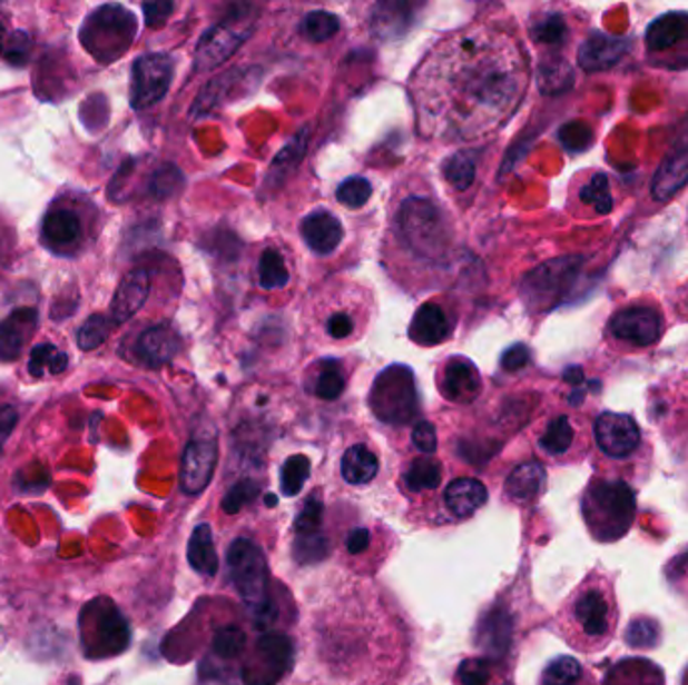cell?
I'll list each match as a JSON object with an SVG mask.
<instances>
[{
	"mask_svg": "<svg viewBox=\"0 0 688 685\" xmlns=\"http://www.w3.org/2000/svg\"><path fill=\"white\" fill-rule=\"evenodd\" d=\"M582 665L578 664V659L562 655L556 657L552 664L546 667L543 672V685H573L582 679Z\"/></svg>",
	"mask_w": 688,
	"mask_h": 685,
	"instance_id": "cell-40",
	"label": "cell"
},
{
	"mask_svg": "<svg viewBox=\"0 0 688 685\" xmlns=\"http://www.w3.org/2000/svg\"><path fill=\"white\" fill-rule=\"evenodd\" d=\"M258 278H261V288L264 290H281L284 288L288 280H291V274L288 268L284 264V258L276 249H266L261 256V264H258Z\"/></svg>",
	"mask_w": 688,
	"mask_h": 685,
	"instance_id": "cell-34",
	"label": "cell"
},
{
	"mask_svg": "<svg viewBox=\"0 0 688 685\" xmlns=\"http://www.w3.org/2000/svg\"><path fill=\"white\" fill-rule=\"evenodd\" d=\"M582 510L596 539L618 540L632 527L637 497L622 480H600L588 488Z\"/></svg>",
	"mask_w": 688,
	"mask_h": 685,
	"instance_id": "cell-4",
	"label": "cell"
},
{
	"mask_svg": "<svg viewBox=\"0 0 688 685\" xmlns=\"http://www.w3.org/2000/svg\"><path fill=\"white\" fill-rule=\"evenodd\" d=\"M371 543H373V533L365 529V527H356V529L351 530L346 535L344 549H346L351 557H361V555H365L366 550H368Z\"/></svg>",
	"mask_w": 688,
	"mask_h": 685,
	"instance_id": "cell-52",
	"label": "cell"
},
{
	"mask_svg": "<svg viewBox=\"0 0 688 685\" xmlns=\"http://www.w3.org/2000/svg\"><path fill=\"white\" fill-rule=\"evenodd\" d=\"M326 553H328V540L321 533L304 535V537L296 539V557L303 563L321 560Z\"/></svg>",
	"mask_w": 688,
	"mask_h": 685,
	"instance_id": "cell-48",
	"label": "cell"
},
{
	"mask_svg": "<svg viewBox=\"0 0 688 685\" xmlns=\"http://www.w3.org/2000/svg\"><path fill=\"white\" fill-rule=\"evenodd\" d=\"M443 500L458 519H465L488 503V488L478 478H458L445 488Z\"/></svg>",
	"mask_w": 688,
	"mask_h": 685,
	"instance_id": "cell-26",
	"label": "cell"
},
{
	"mask_svg": "<svg viewBox=\"0 0 688 685\" xmlns=\"http://www.w3.org/2000/svg\"><path fill=\"white\" fill-rule=\"evenodd\" d=\"M179 350V336L171 326L157 324L137 336L134 353L139 363L149 368H159L169 363Z\"/></svg>",
	"mask_w": 688,
	"mask_h": 685,
	"instance_id": "cell-20",
	"label": "cell"
},
{
	"mask_svg": "<svg viewBox=\"0 0 688 685\" xmlns=\"http://www.w3.org/2000/svg\"><path fill=\"white\" fill-rule=\"evenodd\" d=\"M580 198L588 206L598 211V214H608L612 209V196H610V187H608V179L602 173L592 177L588 186L582 187V193Z\"/></svg>",
	"mask_w": 688,
	"mask_h": 685,
	"instance_id": "cell-44",
	"label": "cell"
},
{
	"mask_svg": "<svg viewBox=\"0 0 688 685\" xmlns=\"http://www.w3.org/2000/svg\"><path fill=\"white\" fill-rule=\"evenodd\" d=\"M393 652V635L375 605L343 599L316 619L314 654L334 685L376 679V665L395 664Z\"/></svg>",
	"mask_w": 688,
	"mask_h": 685,
	"instance_id": "cell-2",
	"label": "cell"
},
{
	"mask_svg": "<svg viewBox=\"0 0 688 685\" xmlns=\"http://www.w3.org/2000/svg\"><path fill=\"white\" fill-rule=\"evenodd\" d=\"M304 241L306 246L316 251L318 256H328L343 241V226L334 218L333 214L318 209L311 216H306L303 221Z\"/></svg>",
	"mask_w": 688,
	"mask_h": 685,
	"instance_id": "cell-22",
	"label": "cell"
},
{
	"mask_svg": "<svg viewBox=\"0 0 688 685\" xmlns=\"http://www.w3.org/2000/svg\"><path fill=\"white\" fill-rule=\"evenodd\" d=\"M31 31L14 7L0 4V61L24 64L31 52Z\"/></svg>",
	"mask_w": 688,
	"mask_h": 685,
	"instance_id": "cell-21",
	"label": "cell"
},
{
	"mask_svg": "<svg viewBox=\"0 0 688 685\" xmlns=\"http://www.w3.org/2000/svg\"><path fill=\"white\" fill-rule=\"evenodd\" d=\"M610 332L635 346H652L662 336V318L655 308L632 306L612 316Z\"/></svg>",
	"mask_w": 688,
	"mask_h": 685,
	"instance_id": "cell-16",
	"label": "cell"
},
{
	"mask_svg": "<svg viewBox=\"0 0 688 685\" xmlns=\"http://www.w3.org/2000/svg\"><path fill=\"white\" fill-rule=\"evenodd\" d=\"M252 27L246 14L236 19H226L216 27H212L198 42L196 51V67L198 71L216 69L222 62L228 61L234 52L238 51L242 42L250 37Z\"/></svg>",
	"mask_w": 688,
	"mask_h": 685,
	"instance_id": "cell-13",
	"label": "cell"
},
{
	"mask_svg": "<svg viewBox=\"0 0 688 685\" xmlns=\"http://www.w3.org/2000/svg\"><path fill=\"white\" fill-rule=\"evenodd\" d=\"M443 176L458 191L470 189L473 179H475V161H473V157L470 153H463V151L449 157L445 166H443Z\"/></svg>",
	"mask_w": 688,
	"mask_h": 685,
	"instance_id": "cell-39",
	"label": "cell"
},
{
	"mask_svg": "<svg viewBox=\"0 0 688 685\" xmlns=\"http://www.w3.org/2000/svg\"><path fill=\"white\" fill-rule=\"evenodd\" d=\"M685 41L688 42L687 12H667L648 27L647 49L650 54L677 51L678 44Z\"/></svg>",
	"mask_w": 688,
	"mask_h": 685,
	"instance_id": "cell-23",
	"label": "cell"
},
{
	"mask_svg": "<svg viewBox=\"0 0 688 685\" xmlns=\"http://www.w3.org/2000/svg\"><path fill=\"white\" fill-rule=\"evenodd\" d=\"M256 493H258V487L252 485L250 480H244L240 485H236V487L232 488L228 493V497L224 498V509L228 510V513L240 510L242 505H244L248 498L254 497Z\"/></svg>",
	"mask_w": 688,
	"mask_h": 685,
	"instance_id": "cell-53",
	"label": "cell"
},
{
	"mask_svg": "<svg viewBox=\"0 0 688 685\" xmlns=\"http://www.w3.org/2000/svg\"><path fill=\"white\" fill-rule=\"evenodd\" d=\"M572 85V69L563 61L542 62L540 89L543 93H560Z\"/></svg>",
	"mask_w": 688,
	"mask_h": 685,
	"instance_id": "cell-42",
	"label": "cell"
},
{
	"mask_svg": "<svg viewBox=\"0 0 688 685\" xmlns=\"http://www.w3.org/2000/svg\"><path fill=\"white\" fill-rule=\"evenodd\" d=\"M490 662L485 659H468L459 665L458 679L461 685L490 684Z\"/></svg>",
	"mask_w": 688,
	"mask_h": 685,
	"instance_id": "cell-49",
	"label": "cell"
},
{
	"mask_svg": "<svg viewBox=\"0 0 688 685\" xmlns=\"http://www.w3.org/2000/svg\"><path fill=\"white\" fill-rule=\"evenodd\" d=\"M688 181V129H682L677 137V143L668 151L665 161L652 179V198L668 201L675 198Z\"/></svg>",
	"mask_w": 688,
	"mask_h": 685,
	"instance_id": "cell-17",
	"label": "cell"
},
{
	"mask_svg": "<svg viewBox=\"0 0 688 685\" xmlns=\"http://www.w3.org/2000/svg\"><path fill=\"white\" fill-rule=\"evenodd\" d=\"M530 363V350L525 344H513L511 348H508L503 356H501V366L508 370V373H518L522 370L525 364Z\"/></svg>",
	"mask_w": 688,
	"mask_h": 685,
	"instance_id": "cell-54",
	"label": "cell"
},
{
	"mask_svg": "<svg viewBox=\"0 0 688 685\" xmlns=\"http://www.w3.org/2000/svg\"><path fill=\"white\" fill-rule=\"evenodd\" d=\"M451 330H453V324L449 320L445 310L438 304H425L419 308L411 322L409 338L421 346H435V344L448 340Z\"/></svg>",
	"mask_w": 688,
	"mask_h": 685,
	"instance_id": "cell-25",
	"label": "cell"
},
{
	"mask_svg": "<svg viewBox=\"0 0 688 685\" xmlns=\"http://www.w3.org/2000/svg\"><path fill=\"white\" fill-rule=\"evenodd\" d=\"M439 388L443 396L453 403L468 405L471 400H475L481 393V376L475 364L461 356L451 358L443 368Z\"/></svg>",
	"mask_w": 688,
	"mask_h": 685,
	"instance_id": "cell-19",
	"label": "cell"
},
{
	"mask_svg": "<svg viewBox=\"0 0 688 685\" xmlns=\"http://www.w3.org/2000/svg\"><path fill=\"white\" fill-rule=\"evenodd\" d=\"M246 649V635L238 627H224L214 639V654L219 659H236Z\"/></svg>",
	"mask_w": 688,
	"mask_h": 685,
	"instance_id": "cell-43",
	"label": "cell"
},
{
	"mask_svg": "<svg viewBox=\"0 0 688 685\" xmlns=\"http://www.w3.org/2000/svg\"><path fill=\"white\" fill-rule=\"evenodd\" d=\"M308 477H311V460L308 458L304 455L286 458L281 470V488L284 497L298 495Z\"/></svg>",
	"mask_w": 688,
	"mask_h": 685,
	"instance_id": "cell-35",
	"label": "cell"
},
{
	"mask_svg": "<svg viewBox=\"0 0 688 685\" xmlns=\"http://www.w3.org/2000/svg\"><path fill=\"white\" fill-rule=\"evenodd\" d=\"M147 296H149V274L141 268L129 271L115 296V320L119 324L129 320L146 304Z\"/></svg>",
	"mask_w": 688,
	"mask_h": 685,
	"instance_id": "cell-27",
	"label": "cell"
},
{
	"mask_svg": "<svg viewBox=\"0 0 688 685\" xmlns=\"http://www.w3.org/2000/svg\"><path fill=\"white\" fill-rule=\"evenodd\" d=\"M580 266L582 260L578 258H560L546 261L530 271L522 281V298L525 306L532 311L552 310L572 288L573 281L580 274Z\"/></svg>",
	"mask_w": 688,
	"mask_h": 685,
	"instance_id": "cell-9",
	"label": "cell"
},
{
	"mask_svg": "<svg viewBox=\"0 0 688 685\" xmlns=\"http://www.w3.org/2000/svg\"><path fill=\"white\" fill-rule=\"evenodd\" d=\"M546 485V470L540 463L530 460L511 470L505 480V493L515 503H530L538 497Z\"/></svg>",
	"mask_w": 688,
	"mask_h": 685,
	"instance_id": "cell-28",
	"label": "cell"
},
{
	"mask_svg": "<svg viewBox=\"0 0 688 685\" xmlns=\"http://www.w3.org/2000/svg\"><path fill=\"white\" fill-rule=\"evenodd\" d=\"M573 622L588 639H605L610 634V602L600 589H584L573 602Z\"/></svg>",
	"mask_w": 688,
	"mask_h": 685,
	"instance_id": "cell-18",
	"label": "cell"
},
{
	"mask_svg": "<svg viewBox=\"0 0 688 685\" xmlns=\"http://www.w3.org/2000/svg\"><path fill=\"white\" fill-rule=\"evenodd\" d=\"M371 408L385 423H407L419 413L417 390L407 366H389L376 376Z\"/></svg>",
	"mask_w": 688,
	"mask_h": 685,
	"instance_id": "cell-8",
	"label": "cell"
},
{
	"mask_svg": "<svg viewBox=\"0 0 688 685\" xmlns=\"http://www.w3.org/2000/svg\"><path fill=\"white\" fill-rule=\"evenodd\" d=\"M324 505L323 500L318 497L308 498V503L304 505V509L301 510V515L294 520V530L298 537L304 535H314L321 530L323 525Z\"/></svg>",
	"mask_w": 688,
	"mask_h": 685,
	"instance_id": "cell-45",
	"label": "cell"
},
{
	"mask_svg": "<svg viewBox=\"0 0 688 685\" xmlns=\"http://www.w3.org/2000/svg\"><path fill=\"white\" fill-rule=\"evenodd\" d=\"M560 139H562L563 146L568 147V149L582 151V149L592 143V131H590L588 125L573 121V123L563 125L562 131H560Z\"/></svg>",
	"mask_w": 688,
	"mask_h": 685,
	"instance_id": "cell-50",
	"label": "cell"
},
{
	"mask_svg": "<svg viewBox=\"0 0 688 685\" xmlns=\"http://www.w3.org/2000/svg\"><path fill=\"white\" fill-rule=\"evenodd\" d=\"M188 560L194 572L204 577H214L218 573V553L214 547V537L208 523L198 525L188 543Z\"/></svg>",
	"mask_w": 688,
	"mask_h": 685,
	"instance_id": "cell-30",
	"label": "cell"
},
{
	"mask_svg": "<svg viewBox=\"0 0 688 685\" xmlns=\"http://www.w3.org/2000/svg\"><path fill=\"white\" fill-rule=\"evenodd\" d=\"M293 645L282 634L262 635L250 664L244 667L246 685H274L293 665Z\"/></svg>",
	"mask_w": 688,
	"mask_h": 685,
	"instance_id": "cell-12",
	"label": "cell"
},
{
	"mask_svg": "<svg viewBox=\"0 0 688 685\" xmlns=\"http://www.w3.org/2000/svg\"><path fill=\"white\" fill-rule=\"evenodd\" d=\"M314 385L313 393L323 398V400H336L343 395L344 390V374L341 364L334 360H324V363L314 366Z\"/></svg>",
	"mask_w": 688,
	"mask_h": 685,
	"instance_id": "cell-33",
	"label": "cell"
},
{
	"mask_svg": "<svg viewBox=\"0 0 688 685\" xmlns=\"http://www.w3.org/2000/svg\"><path fill=\"white\" fill-rule=\"evenodd\" d=\"M421 117L439 133L480 137L503 123L525 89L520 51L488 31L453 34L423 61Z\"/></svg>",
	"mask_w": 688,
	"mask_h": 685,
	"instance_id": "cell-1",
	"label": "cell"
},
{
	"mask_svg": "<svg viewBox=\"0 0 688 685\" xmlns=\"http://www.w3.org/2000/svg\"><path fill=\"white\" fill-rule=\"evenodd\" d=\"M371 196H373V186L365 177H348L336 189V199L351 209L363 208Z\"/></svg>",
	"mask_w": 688,
	"mask_h": 685,
	"instance_id": "cell-41",
	"label": "cell"
},
{
	"mask_svg": "<svg viewBox=\"0 0 688 685\" xmlns=\"http://www.w3.org/2000/svg\"><path fill=\"white\" fill-rule=\"evenodd\" d=\"M441 478H443V468H441L439 460L419 457L409 463L407 473H405V485H407L411 493L435 490L441 485Z\"/></svg>",
	"mask_w": 688,
	"mask_h": 685,
	"instance_id": "cell-32",
	"label": "cell"
},
{
	"mask_svg": "<svg viewBox=\"0 0 688 685\" xmlns=\"http://www.w3.org/2000/svg\"><path fill=\"white\" fill-rule=\"evenodd\" d=\"M341 29V22L334 17L333 12L314 11L304 17L301 31L308 41L323 42L333 39L334 34Z\"/></svg>",
	"mask_w": 688,
	"mask_h": 685,
	"instance_id": "cell-38",
	"label": "cell"
},
{
	"mask_svg": "<svg viewBox=\"0 0 688 685\" xmlns=\"http://www.w3.org/2000/svg\"><path fill=\"white\" fill-rule=\"evenodd\" d=\"M104 229V211L87 191L65 187L47 203L39 241L55 258L77 260L94 249Z\"/></svg>",
	"mask_w": 688,
	"mask_h": 685,
	"instance_id": "cell-3",
	"label": "cell"
},
{
	"mask_svg": "<svg viewBox=\"0 0 688 685\" xmlns=\"http://www.w3.org/2000/svg\"><path fill=\"white\" fill-rule=\"evenodd\" d=\"M596 443L608 457H630L640 445V428L635 418L620 413H602L596 418Z\"/></svg>",
	"mask_w": 688,
	"mask_h": 685,
	"instance_id": "cell-15",
	"label": "cell"
},
{
	"mask_svg": "<svg viewBox=\"0 0 688 685\" xmlns=\"http://www.w3.org/2000/svg\"><path fill=\"white\" fill-rule=\"evenodd\" d=\"M174 79V61L164 52H149L137 59L131 75V107L147 109L166 97Z\"/></svg>",
	"mask_w": 688,
	"mask_h": 685,
	"instance_id": "cell-11",
	"label": "cell"
},
{
	"mask_svg": "<svg viewBox=\"0 0 688 685\" xmlns=\"http://www.w3.org/2000/svg\"><path fill=\"white\" fill-rule=\"evenodd\" d=\"M413 445L423 453V455H433L438 450V433H435V426L431 423H419L413 428Z\"/></svg>",
	"mask_w": 688,
	"mask_h": 685,
	"instance_id": "cell-51",
	"label": "cell"
},
{
	"mask_svg": "<svg viewBox=\"0 0 688 685\" xmlns=\"http://www.w3.org/2000/svg\"><path fill=\"white\" fill-rule=\"evenodd\" d=\"M573 428L570 425V420L566 416H558L553 418L552 423L546 428L542 440H540V447L548 453V455H563L568 448L572 447Z\"/></svg>",
	"mask_w": 688,
	"mask_h": 685,
	"instance_id": "cell-37",
	"label": "cell"
},
{
	"mask_svg": "<svg viewBox=\"0 0 688 685\" xmlns=\"http://www.w3.org/2000/svg\"><path fill=\"white\" fill-rule=\"evenodd\" d=\"M218 465V443L214 436H198L189 440L181 457L179 485L186 495L204 493Z\"/></svg>",
	"mask_w": 688,
	"mask_h": 685,
	"instance_id": "cell-14",
	"label": "cell"
},
{
	"mask_svg": "<svg viewBox=\"0 0 688 685\" xmlns=\"http://www.w3.org/2000/svg\"><path fill=\"white\" fill-rule=\"evenodd\" d=\"M326 330H328L333 338L341 340V338H348L353 330H355V326H353V320L346 314H334V316L328 318Z\"/></svg>",
	"mask_w": 688,
	"mask_h": 685,
	"instance_id": "cell-55",
	"label": "cell"
},
{
	"mask_svg": "<svg viewBox=\"0 0 688 685\" xmlns=\"http://www.w3.org/2000/svg\"><path fill=\"white\" fill-rule=\"evenodd\" d=\"M399 229L409 248L421 258H441L448 248V228L431 201L423 198H409L399 214Z\"/></svg>",
	"mask_w": 688,
	"mask_h": 685,
	"instance_id": "cell-7",
	"label": "cell"
},
{
	"mask_svg": "<svg viewBox=\"0 0 688 685\" xmlns=\"http://www.w3.org/2000/svg\"><path fill=\"white\" fill-rule=\"evenodd\" d=\"M626 52L625 39L608 37L605 32H594L588 37V41L578 51V62L580 67L592 73V71H605L615 67L616 62L622 59Z\"/></svg>",
	"mask_w": 688,
	"mask_h": 685,
	"instance_id": "cell-24",
	"label": "cell"
},
{
	"mask_svg": "<svg viewBox=\"0 0 688 685\" xmlns=\"http://www.w3.org/2000/svg\"><path fill=\"white\" fill-rule=\"evenodd\" d=\"M399 11H401V2L381 4L375 11V17H373L375 34L391 39L395 34H401V31H405L409 24V17H411V7H407L401 14H396Z\"/></svg>",
	"mask_w": 688,
	"mask_h": 685,
	"instance_id": "cell-36",
	"label": "cell"
},
{
	"mask_svg": "<svg viewBox=\"0 0 688 685\" xmlns=\"http://www.w3.org/2000/svg\"><path fill=\"white\" fill-rule=\"evenodd\" d=\"M137 21L134 12L119 4H105L83 22L79 39L97 62H114L129 51L136 41Z\"/></svg>",
	"mask_w": 688,
	"mask_h": 685,
	"instance_id": "cell-5",
	"label": "cell"
},
{
	"mask_svg": "<svg viewBox=\"0 0 688 685\" xmlns=\"http://www.w3.org/2000/svg\"><path fill=\"white\" fill-rule=\"evenodd\" d=\"M658 634H660V627L657 622L652 619H635V622L628 625V634H626V642L632 645V647H655L658 644Z\"/></svg>",
	"mask_w": 688,
	"mask_h": 685,
	"instance_id": "cell-46",
	"label": "cell"
},
{
	"mask_svg": "<svg viewBox=\"0 0 688 685\" xmlns=\"http://www.w3.org/2000/svg\"><path fill=\"white\" fill-rule=\"evenodd\" d=\"M0 241H7V244L17 241V234L12 231L11 226H2V224H0ZM4 254H7V248L0 246V256H4Z\"/></svg>",
	"mask_w": 688,
	"mask_h": 685,
	"instance_id": "cell-57",
	"label": "cell"
},
{
	"mask_svg": "<svg viewBox=\"0 0 688 685\" xmlns=\"http://www.w3.org/2000/svg\"><path fill=\"white\" fill-rule=\"evenodd\" d=\"M341 473L348 485H366L379 473V458L365 445H355L344 453Z\"/></svg>",
	"mask_w": 688,
	"mask_h": 685,
	"instance_id": "cell-31",
	"label": "cell"
},
{
	"mask_svg": "<svg viewBox=\"0 0 688 685\" xmlns=\"http://www.w3.org/2000/svg\"><path fill=\"white\" fill-rule=\"evenodd\" d=\"M532 37L542 44H560L566 39V22L560 14H548L533 24Z\"/></svg>",
	"mask_w": 688,
	"mask_h": 685,
	"instance_id": "cell-47",
	"label": "cell"
},
{
	"mask_svg": "<svg viewBox=\"0 0 688 685\" xmlns=\"http://www.w3.org/2000/svg\"><path fill=\"white\" fill-rule=\"evenodd\" d=\"M229 577L240 593L244 603L256 615H266L271 607L268 599V569L261 547L250 539L234 540L228 549Z\"/></svg>",
	"mask_w": 688,
	"mask_h": 685,
	"instance_id": "cell-6",
	"label": "cell"
},
{
	"mask_svg": "<svg viewBox=\"0 0 688 685\" xmlns=\"http://www.w3.org/2000/svg\"><path fill=\"white\" fill-rule=\"evenodd\" d=\"M511 639V619L503 609H491L490 615L480 623L478 644L493 657H501L508 652Z\"/></svg>",
	"mask_w": 688,
	"mask_h": 685,
	"instance_id": "cell-29",
	"label": "cell"
},
{
	"mask_svg": "<svg viewBox=\"0 0 688 685\" xmlns=\"http://www.w3.org/2000/svg\"><path fill=\"white\" fill-rule=\"evenodd\" d=\"M83 645L95 657L121 654L129 645V627L114 603L94 602L81 619Z\"/></svg>",
	"mask_w": 688,
	"mask_h": 685,
	"instance_id": "cell-10",
	"label": "cell"
},
{
	"mask_svg": "<svg viewBox=\"0 0 688 685\" xmlns=\"http://www.w3.org/2000/svg\"><path fill=\"white\" fill-rule=\"evenodd\" d=\"M174 11V4L169 2H157V4H146L147 22L149 24H161Z\"/></svg>",
	"mask_w": 688,
	"mask_h": 685,
	"instance_id": "cell-56",
	"label": "cell"
}]
</instances>
